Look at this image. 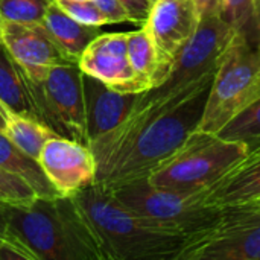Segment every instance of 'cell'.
Masks as SVG:
<instances>
[{"label": "cell", "instance_id": "obj_1", "mask_svg": "<svg viewBox=\"0 0 260 260\" xmlns=\"http://www.w3.org/2000/svg\"><path fill=\"white\" fill-rule=\"evenodd\" d=\"M215 72L165 99L145 101L140 93L117 126L88 143L96 161L93 184L114 190L169 160L198 129Z\"/></svg>", "mask_w": 260, "mask_h": 260}, {"label": "cell", "instance_id": "obj_2", "mask_svg": "<svg viewBox=\"0 0 260 260\" xmlns=\"http://www.w3.org/2000/svg\"><path fill=\"white\" fill-rule=\"evenodd\" d=\"M0 221L38 260H107L102 244L76 198H37L30 204L0 201Z\"/></svg>", "mask_w": 260, "mask_h": 260}, {"label": "cell", "instance_id": "obj_3", "mask_svg": "<svg viewBox=\"0 0 260 260\" xmlns=\"http://www.w3.org/2000/svg\"><path fill=\"white\" fill-rule=\"evenodd\" d=\"M73 197L93 225L107 260H177L187 241L146 222L98 184Z\"/></svg>", "mask_w": 260, "mask_h": 260}, {"label": "cell", "instance_id": "obj_4", "mask_svg": "<svg viewBox=\"0 0 260 260\" xmlns=\"http://www.w3.org/2000/svg\"><path fill=\"white\" fill-rule=\"evenodd\" d=\"M248 151L250 148L244 142L195 129L183 146L158 166L148 180L158 189L187 193L201 192L244 160Z\"/></svg>", "mask_w": 260, "mask_h": 260}, {"label": "cell", "instance_id": "obj_5", "mask_svg": "<svg viewBox=\"0 0 260 260\" xmlns=\"http://www.w3.org/2000/svg\"><path fill=\"white\" fill-rule=\"evenodd\" d=\"M257 99H260V47L235 34L215 72L198 129L218 134Z\"/></svg>", "mask_w": 260, "mask_h": 260}, {"label": "cell", "instance_id": "obj_6", "mask_svg": "<svg viewBox=\"0 0 260 260\" xmlns=\"http://www.w3.org/2000/svg\"><path fill=\"white\" fill-rule=\"evenodd\" d=\"M111 192L146 222L187 239L213 227L224 212V209L206 204L204 190L187 193L158 189L149 183L148 177L126 183Z\"/></svg>", "mask_w": 260, "mask_h": 260}, {"label": "cell", "instance_id": "obj_7", "mask_svg": "<svg viewBox=\"0 0 260 260\" xmlns=\"http://www.w3.org/2000/svg\"><path fill=\"white\" fill-rule=\"evenodd\" d=\"M40 122L59 137L87 145L82 70L78 62L24 69Z\"/></svg>", "mask_w": 260, "mask_h": 260}, {"label": "cell", "instance_id": "obj_8", "mask_svg": "<svg viewBox=\"0 0 260 260\" xmlns=\"http://www.w3.org/2000/svg\"><path fill=\"white\" fill-rule=\"evenodd\" d=\"M235 34L233 27L221 15L201 18L195 35L175 55L166 79L142 93V99L158 101L174 96L215 72Z\"/></svg>", "mask_w": 260, "mask_h": 260}, {"label": "cell", "instance_id": "obj_9", "mask_svg": "<svg viewBox=\"0 0 260 260\" xmlns=\"http://www.w3.org/2000/svg\"><path fill=\"white\" fill-rule=\"evenodd\" d=\"M177 260H260V210L224 209L213 227L186 241Z\"/></svg>", "mask_w": 260, "mask_h": 260}, {"label": "cell", "instance_id": "obj_10", "mask_svg": "<svg viewBox=\"0 0 260 260\" xmlns=\"http://www.w3.org/2000/svg\"><path fill=\"white\" fill-rule=\"evenodd\" d=\"M82 73L90 75L116 91L145 93L148 87L134 72L126 46V32L99 34L79 58Z\"/></svg>", "mask_w": 260, "mask_h": 260}, {"label": "cell", "instance_id": "obj_11", "mask_svg": "<svg viewBox=\"0 0 260 260\" xmlns=\"http://www.w3.org/2000/svg\"><path fill=\"white\" fill-rule=\"evenodd\" d=\"M38 161L59 195L72 197L94 183L96 161L82 142L56 136L47 140Z\"/></svg>", "mask_w": 260, "mask_h": 260}, {"label": "cell", "instance_id": "obj_12", "mask_svg": "<svg viewBox=\"0 0 260 260\" xmlns=\"http://www.w3.org/2000/svg\"><path fill=\"white\" fill-rule=\"evenodd\" d=\"M201 17L195 0H155L143 23L163 58L172 66L178 50L195 35Z\"/></svg>", "mask_w": 260, "mask_h": 260}, {"label": "cell", "instance_id": "obj_13", "mask_svg": "<svg viewBox=\"0 0 260 260\" xmlns=\"http://www.w3.org/2000/svg\"><path fill=\"white\" fill-rule=\"evenodd\" d=\"M0 41L24 69L76 62L64 53L43 24L0 20Z\"/></svg>", "mask_w": 260, "mask_h": 260}, {"label": "cell", "instance_id": "obj_14", "mask_svg": "<svg viewBox=\"0 0 260 260\" xmlns=\"http://www.w3.org/2000/svg\"><path fill=\"white\" fill-rule=\"evenodd\" d=\"M87 145L117 126L134 108L140 93H122L82 73Z\"/></svg>", "mask_w": 260, "mask_h": 260}, {"label": "cell", "instance_id": "obj_15", "mask_svg": "<svg viewBox=\"0 0 260 260\" xmlns=\"http://www.w3.org/2000/svg\"><path fill=\"white\" fill-rule=\"evenodd\" d=\"M260 200V157L241 160L204 190L206 204L233 209Z\"/></svg>", "mask_w": 260, "mask_h": 260}, {"label": "cell", "instance_id": "obj_16", "mask_svg": "<svg viewBox=\"0 0 260 260\" xmlns=\"http://www.w3.org/2000/svg\"><path fill=\"white\" fill-rule=\"evenodd\" d=\"M41 24L64 53L76 62H79L87 46L101 34L99 26H88L76 21L61 9L55 0L49 5Z\"/></svg>", "mask_w": 260, "mask_h": 260}, {"label": "cell", "instance_id": "obj_17", "mask_svg": "<svg viewBox=\"0 0 260 260\" xmlns=\"http://www.w3.org/2000/svg\"><path fill=\"white\" fill-rule=\"evenodd\" d=\"M126 46L129 62L148 90L160 85L166 79L171 64L160 53L149 29L142 24L140 29L126 32Z\"/></svg>", "mask_w": 260, "mask_h": 260}, {"label": "cell", "instance_id": "obj_18", "mask_svg": "<svg viewBox=\"0 0 260 260\" xmlns=\"http://www.w3.org/2000/svg\"><path fill=\"white\" fill-rule=\"evenodd\" d=\"M0 102L8 111L27 116L40 122L38 111L30 98L23 67L0 43Z\"/></svg>", "mask_w": 260, "mask_h": 260}, {"label": "cell", "instance_id": "obj_19", "mask_svg": "<svg viewBox=\"0 0 260 260\" xmlns=\"http://www.w3.org/2000/svg\"><path fill=\"white\" fill-rule=\"evenodd\" d=\"M0 168L27 181L40 198L61 197L44 174L40 161L23 152L5 133H0Z\"/></svg>", "mask_w": 260, "mask_h": 260}, {"label": "cell", "instance_id": "obj_20", "mask_svg": "<svg viewBox=\"0 0 260 260\" xmlns=\"http://www.w3.org/2000/svg\"><path fill=\"white\" fill-rule=\"evenodd\" d=\"M5 134L23 152L37 160L47 140L58 136L44 123L27 116L15 114L12 111H8V123Z\"/></svg>", "mask_w": 260, "mask_h": 260}, {"label": "cell", "instance_id": "obj_21", "mask_svg": "<svg viewBox=\"0 0 260 260\" xmlns=\"http://www.w3.org/2000/svg\"><path fill=\"white\" fill-rule=\"evenodd\" d=\"M221 17L236 34L260 47V0H222Z\"/></svg>", "mask_w": 260, "mask_h": 260}, {"label": "cell", "instance_id": "obj_22", "mask_svg": "<svg viewBox=\"0 0 260 260\" xmlns=\"http://www.w3.org/2000/svg\"><path fill=\"white\" fill-rule=\"evenodd\" d=\"M218 134L229 140L247 143L250 151L254 149L260 143V99L233 117Z\"/></svg>", "mask_w": 260, "mask_h": 260}, {"label": "cell", "instance_id": "obj_23", "mask_svg": "<svg viewBox=\"0 0 260 260\" xmlns=\"http://www.w3.org/2000/svg\"><path fill=\"white\" fill-rule=\"evenodd\" d=\"M53 0H0V20L41 24Z\"/></svg>", "mask_w": 260, "mask_h": 260}, {"label": "cell", "instance_id": "obj_24", "mask_svg": "<svg viewBox=\"0 0 260 260\" xmlns=\"http://www.w3.org/2000/svg\"><path fill=\"white\" fill-rule=\"evenodd\" d=\"M55 3L72 18L88 26L110 24L105 14L91 0H55Z\"/></svg>", "mask_w": 260, "mask_h": 260}, {"label": "cell", "instance_id": "obj_25", "mask_svg": "<svg viewBox=\"0 0 260 260\" xmlns=\"http://www.w3.org/2000/svg\"><path fill=\"white\" fill-rule=\"evenodd\" d=\"M0 190L12 204H30L38 198L27 181L5 171L3 168H0Z\"/></svg>", "mask_w": 260, "mask_h": 260}, {"label": "cell", "instance_id": "obj_26", "mask_svg": "<svg viewBox=\"0 0 260 260\" xmlns=\"http://www.w3.org/2000/svg\"><path fill=\"white\" fill-rule=\"evenodd\" d=\"M96 3V6L105 14L110 23H122V21H131L128 11L119 0H91Z\"/></svg>", "mask_w": 260, "mask_h": 260}, {"label": "cell", "instance_id": "obj_27", "mask_svg": "<svg viewBox=\"0 0 260 260\" xmlns=\"http://www.w3.org/2000/svg\"><path fill=\"white\" fill-rule=\"evenodd\" d=\"M129 14L131 23L143 24L152 9L154 0H119Z\"/></svg>", "mask_w": 260, "mask_h": 260}, {"label": "cell", "instance_id": "obj_28", "mask_svg": "<svg viewBox=\"0 0 260 260\" xmlns=\"http://www.w3.org/2000/svg\"><path fill=\"white\" fill-rule=\"evenodd\" d=\"M197 8L201 18L210 17V15H221L222 0H195Z\"/></svg>", "mask_w": 260, "mask_h": 260}, {"label": "cell", "instance_id": "obj_29", "mask_svg": "<svg viewBox=\"0 0 260 260\" xmlns=\"http://www.w3.org/2000/svg\"><path fill=\"white\" fill-rule=\"evenodd\" d=\"M6 123H8V110H6L5 105L0 102V133H5Z\"/></svg>", "mask_w": 260, "mask_h": 260}, {"label": "cell", "instance_id": "obj_30", "mask_svg": "<svg viewBox=\"0 0 260 260\" xmlns=\"http://www.w3.org/2000/svg\"><path fill=\"white\" fill-rule=\"evenodd\" d=\"M233 209H247V210H260V200H256L253 203H248V204H244V206H239V207H233Z\"/></svg>", "mask_w": 260, "mask_h": 260}, {"label": "cell", "instance_id": "obj_31", "mask_svg": "<svg viewBox=\"0 0 260 260\" xmlns=\"http://www.w3.org/2000/svg\"><path fill=\"white\" fill-rule=\"evenodd\" d=\"M257 157H260V143L254 148V149H251V151L247 154V157H245L244 160H251V158H257Z\"/></svg>", "mask_w": 260, "mask_h": 260}, {"label": "cell", "instance_id": "obj_32", "mask_svg": "<svg viewBox=\"0 0 260 260\" xmlns=\"http://www.w3.org/2000/svg\"><path fill=\"white\" fill-rule=\"evenodd\" d=\"M0 201H8V203H11V201H9V200L6 198V195H5V193H3L2 190H0Z\"/></svg>", "mask_w": 260, "mask_h": 260}, {"label": "cell", "instance_id": "obj_33", "mask_svg": "<svg viewBox=\"0 0 260 260\" xmlns=\"http://www.w3.org/2000/svg\"><path fill=\"white\" fill-rule=\"evenodd\" d=\"M154 2H155V0H154Z\"/></svg>", "mask_w": 260, "mask_h": 260}, {"label": "cell", "instance_id": "obj_34", "mask_svg": "<svg viewBox=\"0 0 260 260\" xmlns=\"http://www.w3.org/2000/svg\"><path fill=\"white\" fill-rule=\"evenodd\" d=\"M0 43H2V41H0Z\"/></svg>", "mask_w": 260, "mask_h": 260}]
</instances>
